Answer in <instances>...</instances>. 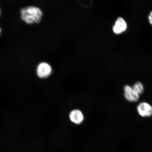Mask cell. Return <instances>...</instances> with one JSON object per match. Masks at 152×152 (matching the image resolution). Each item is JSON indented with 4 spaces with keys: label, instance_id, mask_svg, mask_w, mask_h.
I'll return each mask as SVG.
<instances>
[{
    "label": "cell",
    "instance_id": "6da1fadb",
    "mask_svg": "<svg viewBox=\"0 0 152 152\" xmlns=\"http://www.w3.org/2000/svg\"><path fill=\"white\" fill-rule=\"evenodd\" d=\"M20 14L22 20L28 24L39 23L43 16L41 9L33 6L21 9Z\"/></svg>",
    "mask_w": 152,
    "mask_h": 152
},
{
    "label": "cell",
    "instance_id": "7a4b0ae2",
    "mask_svg": "<svg viewBox=\"0 0 152 152\" xmlns=\"http://www.w3.org/2000/svg\"><path fill=\"white\" fill-rule=\"evenodd\" d=\"M37 72L38 77L41 78H45L51 75L52 68L50 64L48 63L42 62L38 64Z\"/></svg>",
    "mask_w": 152,
    "mask_h": 152
},
{
    "label": "cell",
    "instance_id": "3957f363",
    "mask_svg": "<svg viewBox=\"0 0 152 152\" xmlns=\"http://www.w3.org/2000/svg\"><path fill=\"white\" fill-rule=\"evenodd\" d=\"M124 97L129 102H136L139 99L140 95L134 92L132 87L130 86L125 85L124 87Z\"/></svg>",
    "mask_w": 152,
    "mask_h": 152
},
{
    "label": "cell",
    "instance_id": "277c9868",
    "mask_svg": "<svg viewBox=\"0 0 152 152\" xmlns=\"http://www.w3.org/2000/svg\"><path fill=\"white\" fill-rule=\"evenodd\" d=\"M137 110L142 117H150L152 115V106L147 102H142L139 104Z\"/></svg>",
    "mask_w": 152,
    "mask_h": 152
},
{
    "label": "cell",
    "instance_id": "5b68a950",
    "mask_svg": "<svg viewBox=\"0 0 152 152\" xmlns=\"http://www.w3.org/2000/svg\"><path fill=\"white\" fill-rule=\"evenodd\" d=\"M127 24L121 17H119L116 20L113 27V31L115 34L122 33L127 29Z\"/></svg>",
    "mask_w": 152,
    "mask_h": 152
},
{
    "label": "cell",
    "instance_id": "8992f818",
    "mask_svg": "<svg viewBox=\"0 0 152 152\" xmlns=\"http://www.w3.org/2000/svg\"><path fill=\"white\" fill-rule=\"evenodd\" d=\"M69 117L72 122L76 124H80L84 118L82 112L77 109L72 110L70 113Z\"/></svg>",
    "mask_w": 152,
    "mask_h": 152
},
{
    "label": "cell",
    "instance_id": "52a82bcc",
    "mask_svg": "<svg viewBox=\"0 0 152 152\" xmlns=\"http://www.w3.org/2000/svg\"><path fill=\"white\" fill-rule=\"evenodd\" d=\"M132 88L134 92L138 94H142L144 92V86L140 82H137L135 84L133 85Z\"/></svg>",
    "mask_w": 152,
    "mask_h": 152
},
{
    "label": "cell",
    "instance_id": "ba28073f",
    "mask_svg": "<svg viewBox=\"0 0 152 152\" xmlns=\"http://www.w3.org/2000/svg\"><path fill=\"white\" fill-rule=\"evenodd\" d=\"M148 19H149L150 23L152 25V11L150 13L149 16H148Z\"/></svg>",
    "mask_w": 152,
    "mask_h": 152
},
{
    "label": "cell",
    "instance_id": "9c48e42d",
    "mask_svg": "<svg viewBox=\"0 0 152 152\" xmlns=\"http://www.w3.org/2000/svg\"><path fill=\"white\" fill-rule=\"evenodd\" d=\"M1 28H0V34H1Z\"/></svg>",
    "mask_w": 152,
    "mask_h": 152
},
{
    "label": "cell",
    "instance_id": "30bf717a",
    "mask_svg": "<svg viewBox=\"0 0 152 152\" xmlns=\"http://www.w3.org/2000/svg\"><path fill=\"white\" fill-rule=\"evenodd\" d=\"M1 9H0V16H1Z\"/></svg>",
    "mask_w": 152,
    "mask_h": 152
}]
</instances>
